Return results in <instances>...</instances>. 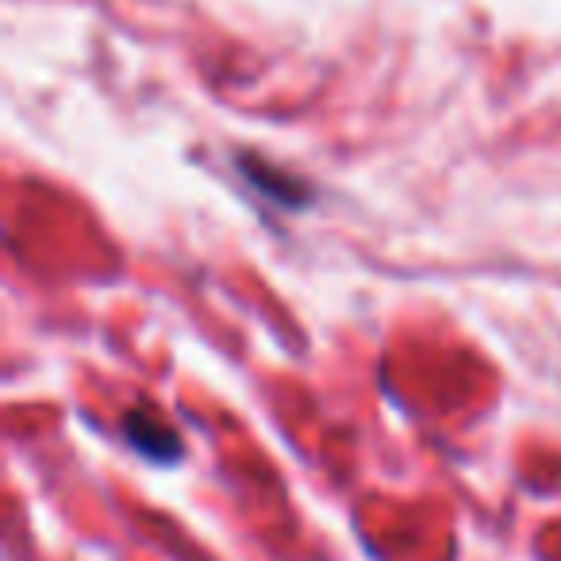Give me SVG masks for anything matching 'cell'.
Masks as SVG:
<instances>
[{
    "instance_id": "1",
    "label": "cell",
    "mask_w": 561,
    "mask_h": 561,
    "mask_svg": "<svg viewBox=\"0 0 561 561\" xmlns=\"http://www.w3.org/2000/svg\"><path fill=\"white\" fill-rule=\"evenodd\" d=\"M124 427H127V443H131L139 454H147V458L173 461L181 454L178 435H173L170 427H162V423H158L154 415H147V412H127Z\"/></svg>"
}]
</instances>
